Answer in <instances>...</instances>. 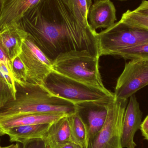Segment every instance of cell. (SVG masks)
Returning a JSON list of instances; mask_svg holds the SVG:
<instances>
[{
    "label": "cell",
    "instance_id": "cell-1",
    "mask_svg": "<svg viewBox=\"0 0 148 148\" xmlns=\"http://www.w3.org/2000/svg\"><path fill=\"white\" fill-rule=\"evenodd\" d=\"M17 23L53 62L73 50H86L100 57L98 33L80 23L64 0H41Z\"/></svg>",
    "mask_w": 148,
    "mask_h": 148
},
{
    "label": "cell",
    "instance_id": "cell-2",
    "mask_svg": "<svg viewBox=\"0 0 148 148\" xmlns=\"http://www.w3.org/2000/svg\"><path fill=\"white\" fill-rule=\"evenodd\" d=\"M15 85V99L0 109V119L31 114L71 115L77 110V105L55 95L42 85L28 82Z\"/></svg>",
    "mask_w": 148,
    "mask_h": 148
},
{
    "label": "cell",
    "instance_id": "cell-3",
    "mask_svg": "<svg viewBox=\"0 0 148 148\" xmlns=\"http://www.w3.org/2000/svg\"><path fill=\"white\" fill-rule=\"evenodd\" d=\"M99 58L86 50L69 51L54 60L53 70L75 81L107 91L100 73Z\"/></svg>",
    "mask_w": 148,
    "mask_h": 148
},
{
    "label": "cell",
    "instance_id": "cell-4",
    "mask_svg": "<svg viewBox=\"0 0 148 148\" xmlns=\"http://www.w3.org/2000/svg\"><path fill=\"white\" fill-rule=\"evenodd\" d=\"M52 94L77 106L108 104L115 100L114 93L103 91L67 77L53 70L42 84Z\"/></svg>",
    "mask_w": 148,
    "mask_h": 148
},
{
    "label": "cell",
    "instance_id": "cell-5",
    "mask_svg": "<svg viewBox=\"0 0 148 148\" xmlns=\"http://www.w3.org/2000/svg\"><path fill=\"white\" fill-rule=\"evenodd\" d=\"M100 57L116 56L118 52L148 42V30L121 21L97 34Z\"/></svg>",
    "mask_w": 148,
    "mask_h": 148
},
{
    "label": "cell",
    "instance_id": "cell-6",
    "mask_svg": "<svg viewBox=\"0 0 148 148\" xmlns=\"http://www.w3.org/2000/svg\"><path fill=\"white\" fill-rule=\"evenodd\" d=\"M128 100L115 98L108 107L105 123L98 134L89 140L86 148H123L121 136L123 121Z\"/></svg>",
    "mask_w": 148,
    "mask_h": 148
},
{
    "label": "cell",
    "instance_id": "cell-7",
    "mask_svg": "<svg viewBox=\"0 0 148 148\" xmlns=\"http://www.w3.org/2000/svg\"><path fill=\"white\" fill-rule=\"evenodd\" d=\"M19 56L26 68L27 82L42 85L53 70V62L37 47L29 34L23 41Z\"/></svg>",
    "mask_w": 148,
    "mask_h": 148
},
{
    "label": "cell",
    "instance_id": "cell-8",
    "mask_svg": "<svg viewBox=\"0 0 148 148\" xmlns=\"http://www.w3.org/2000/svg\"><path fill=\"white\" fill-rule=\"evenodd\" d=\"M148 85V60H130L126 63L115 88V98L128 100L137 91Z\"/></svg>",
    "mask_w": 148,
    "mask_h": 148
},
{
    "label": "cell",
    "instance_id": "cell-9",
    "mask_svg": "<svg viewBox=\"0 0 148 148\" xmlns=\"http://www.w3.org/2000/svg\"><path fill=\"white\" fill-rule=\"evenodd\" d=\"M143 113L134 95L129 98L123 121L121 143L123 148H136L134 136L142 122Z\"/></svg>",
    "mask_w": 148,
    "mask_h": 148
},
{
    "label": "cell",
    "instance_id": "cell-10",
    "mask_svg": "<svg viewBox=\"0 0 148 148\" xmlns=\"http://www.w3.org/2000/svg\"><path fill=\"white\" fill-rule=\"evenodd\" d=\"M41 0H1L0 31L17 23Z\"/></svg>",
    "mask_w": 148,
    "mask_h": 148
},
{
    "label": "cell",
    "instance_id": "cell-11",
    "mask_svg": "<svg viewBox=\"0 0 148 148\" xmlns=\"http://www.w3.org/2000/svg\"><path fill=\"white\" fill-rule=\"evenodd\" d=\"M88 18L90 26L95 31L98 28H108L117 20L115 7L110 0H95Z\"/></svg>",
    "mask_w": 148,
    "mask_h": 148
},
{
    "label": "cell",
    "instance_id": "cell-12",
    "mask_svg": "<svg viewBox=\"0 0 148 148\" xmlns=\"http://www.w3.org/2000/svg\"><path fill=\"white\" fill-rule=\"evenodd\" d=\"M27 34L18 23L10 25L0 31V42L12 62L21 53L23 42Z\"/></svg>",
    "mask_w": 148,
    "mask_h": 148
},
{
    "label": "cell",
    "instance_id": "cell-13",
    "mask_svg": "<svg viewBox=\"0 0 148 148\" xmlns=\"http://www.w3.org/2000/svg\"><path fill=\"white\" fill-rule=\"evenodd\" d=\"M50 124L26 125L7 129L0 131V136L7 135L11 142L24 144L34 140H44Z\"/></svg>",
    "mask_w": 148,
    "mask_h": 148
},
{
    "label": "cell",
    "instance_id": "cell-14",
    "mask_svg": "<svg viewBox=\"0 0 148 148\" xmlns=\"http://www.w3.org/2000/svg\"><path fill=\"white\" fill-rule=\"evenodd\" d=\"M69 115L60 114H37L17 116L0 119V131L26 125L51 124Z\"/></svg>",
    "mask_w": 148,
    "mask_h": 148
},
{
    "label": "cell",
    "instance_id": "cell-15",
    "mask_svg": "<svg viewBox=\"0 0 148 148\" xmlns=\"http://www.w3.org/2000/svg\"><path fill=\"white\" fill-rule=\"evenodd\" d=\"M108 104L91 103L77 106L78 109L85 112L86 114L89 140L95 137L103 127L107 118Z\"/></svg>",
    "mask_w": 148,
    "mask_h": 148
},
{
    "label": "cell",
    "instance_id": "cell-16",
    "mask_svg": "<svg viewBox=\"0 0 148 148\" xmlns=\"http://www.w3.org/2000/svg\"><path fill=\"white\" fill-rule=\"evenodd\" d=\"M68 116H64L49 126L44 140L49 148H60L72 142Z\"/></svg>",
    "mask_w": 148,
    "mask_h": 148
},
{
    "label": "cell",
    "instance_id": "cell-17",
    "mask_svg": "<svg viewBox=\"0 0 148 148\" xmlns=\"http://www.w3.org/2000/svg\"><path fill=\"white\" fill-rule=\"evenodd\" d=\"M68 120L72 142L86 148L89 140L88 125L81 116L78 109L73 114L68 116Z\"/></svg>",
    "mask_w": 148,
    "mask_h": 148
},
{
    "label": "cell",
    "instance_id": "cell-18",
    "mask_svg": "<svg viewBox=\"0 0 148 148\" xmlns=\"http://www.w3.org/2000/svg\"><path fill=\"white\" fill-rule=\"evenodd\" d=\"M70 11L82 25L90 27L88 16L92 4L91 0H64Z\"/></svg>",
    "mask_w": 148,
    "mask_h": 148
},
{
    "label": "cell",
    "instance_id": "cell-19",
    "mask_svg": "<svg viewBox=\"0 0 148 148\" xmlns=\"http://www.w3.org/2000/svg\"><path fill=\"white\" fill-rule=\"evenodd\" d=\"M116 56L125 60H148V42L122 50L118 52Z\"/></svg>",
    "mask_w": 148,
    "mask_h": 148
},
{
    "label": "cell",
    "instance_id": "cell-20",
    "mask_svg": "<svg viewBox=\"0 0 148 148\" xmlns=\"http://www.w3.org/2000/svg\"><path fill=\"white\" fill-rule=\"evenodd\" d=\"M120 21L127 24L148 30V16L128 10Z\"/></svg>",
    "mask_w": 148,
    "mask_h": 148
},
{
    "label": "cell",
    "instance_id": "cell-21",
    "mask_svg": "<svg viewBox=\"0 0 148 148\" xmlns=\"http://www.w3.org/2000/svg\"><path fill=\"white\" fill-rule=\"evenodd\" d=\"M12 72L16 83L23 86L27 83V73L23 62L19 56L12 61Z\"/></svg>",
    "mask_w": 148,
    "mask_h": 148
},
{
    "label": "cell",
    "instance_id": "cell-22",
    "mask_svg": "<svg viewBox=\"0 0 148 148\" xmlns=\"http://www.w3.org/2000/svg\"><path fill=\"white\" fill-rule=\"evenodd\" d=\"M15 98L8 84L0 77V109Z\"/></svg>",
    "mask_w": 148,
    "mask_h": 148
},
{
    "label": "cell",
    "instance_id": "cell-23",
    "mask_svg": "<svg viewBox=\"0 0 148 148\" xmlns=\"http://www.w3.org/2000/svg\"><path fill=\"white\" fill-rule=\"evenodd\" d=\"M0 77L8 84L11 91L16 97V88L15 82L8 69L3 64L0 62ZM14 99V100H15Z\"/></svg>",
    "mask_w": 148,
    "mask_h": 148
},
{
    "label": "cell",
    "instance_id": "cell-24",
    "mask_svg": "<svg viewBox=\"0 0 148 148\" xmlns=\"http://www.w3.org/2000/svg\"><path fill=\"white\" fill-rule=\"evenodd\" d=\"M0 62L3 64L8 69L14 79L13 72H12V62L6 54L5 51L1 44V42H0Z\"/></svg>",
    "mask_w": 148,
    "mask_h": 148
},
{
    "label": "cell",
    "instance_id": "cell-25",
    "mask_svg": "<svg viewBox=\"0 0 148 148\" xmlns=\"http://www.w3.org/2000/svg\"><path fill=\"white\" fill-rule=\"evenodd\" d=\"M20 148H49L44 140H34L29 141L24 144Z\"/></svg>",
    "mask_w": 148,
    "mask_h": 148
},
{
    "label": "cell",
    "instance_id": "cell-26",
    "mask_svg": "<svg viewBox=\"0 0 148 148\" xmlns=\"http://www.w3.org/2000/svg\"><path fill=\"white\" fill-rule=\"evenodd\" d=\"M134 11L148 16V1L143 0L141 4Z\"/></svg>",
    "mask_w": 148,
    "mask_h": 148
},
{
    "label": "cell",
    "instance_id": "cell-27",
    "mask_svg": "<svg viewBox=\"0 0 148 148\" xmlns=\"http://www.w3.org/2000/svg\"><path fill=\"white\" fill-rule=\"evenodd\" d=\"M140 130L144 139L148 142V115L142 122Z\"/></svg>",
    "mask_w": 148,
    "mask_h": 148
},
{
    "label": "cell",
    "instance_id": "cell-28",
    "mask_svg": "<svg viewBox=\"0 0 148 148\" xmlns=\"http://www.w3.org/2000/svg\"><path fill=\"white\" fill-rule=\"evenodd\" d=\"M60 148H84L81 147V146L75 144L73 143H69L65 144L64 146H62Z\"/></svg>",
    "mask_w": 148,
    "mask_h": 148
},
{
    "label": "cell",
    "instance_id": "cell-29",
    "mask_svg": "<svg viewBox=\"0 0 148 148\" xmlns=\"http://www.w3.org/2000/svg\"><path fill=\"white\" fill-rule=\"evenodd\" d=\"M1 137V136H0ZM20 146L18 143H16L15 144H12L10 146H7V147H2L0 145V148H20Z\"/></svg>",
    "mask_w": 148,
    "mask_h": 148
},
{
    "label": "cell",
    "instance_id": "cell-30",
    "mask_svg": "<svg viewBox=\"0 0 148 148\" xmlns=\"http://www.w3.org/2000/svg\"><path fill=\"white\" fill-rule=\"evenodd\" d=\"M117 1H127V0H117Z\"/></svg>",
    "mask_w": 148,
    "mask_h": 148
},
{
    "label": "cell",
    "instance_id": "cell-31",
    "mask_svg": "<svg viewBox=\"0 0 148 148\" xmlns=\"http://www.w3.org/2000/svg\"><path fill=\"white\" fill-rule=\"evenodd\" d=\"M1 0H0V8H1Z\"/></svg>",
    "mask_w": 148,
    "mask_h": 148
},
{
    "label": "cell",
    "instance_id": "cell-32",
    "mask_svg": "<svg viewBox=\"0 0 148 148\" xmlns=\"http://www.w3.org/2000/svg\"></svg>",
    "mask_w": 148,
    "mask_h": 148
}]
</instances>
